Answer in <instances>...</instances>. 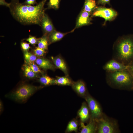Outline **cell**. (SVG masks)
<instances>
[{
	"mask_svg": "<svg viewBox=\"0 0 133 133\" xmlns=\"http://www.w3.org/2000/svg\"><path fill=\"white\" fill-rule=\"evenodd\" d=\"M47 0H43L35 6L26 5L19 0H11L9 7L13 17L24 25L37 24L41 26V22L47 9L44 7Z\"/></svg>",
	"mask_w": 133,
	"mask_h": 133,
	"instance_id": "1",
	"label": "cell"
},
{
	"mask_svg": "<svg viewBox=\"0 0 133 133\" xmlns=\"http://www.w3.org/2000/svg\"><path fill=\"white\" fill-rule=\"evenodd\" d=\"M112 59L128 66L133 61V38L128 36L118 38L113 47Z\"/></svg>",
	"mask_w": 133,
	"mask_h": 133,
	"instance_id": "2",
	"label": "cell"
},
{
	"mask_svg": "<svg viewBox=\"0 0 133 133\" xmlns=\"http://www.w3.org/2000/svg\"><path fill=\"white\" fill-rule=\"evenodd\" d=\"M108 82L119 88L133 87V78L128 69L113 72H106Z\"/></svg>",
	"mask_w": 133,
	"mask_h": 133,
	"instance_id": "3",
	"label": "cell"
},
{
	"mask_svg": "<svg viewBox=\"0 0 133 133\" xmlns=\"http://www.w3.org/2000/svg\"><path fill=\"white\" fill-rule=\"evenodd\" d=\"M39 89L38 87L30 84H23L7 94L6 97L15 101L24 102Z\"/></svg>",
	"mask_w": 133,
	"mask_h": 133,
	"instance_id": "4",
	"label": "cell"
},
{
	"mask_svg": "<svg viewBox=\"0 0 133 133\" xmlns=\"http://www.w3.org/2000/svg\"><path fill=\"white\" fill-rule=\"evenodd\" d=\"M116 11L111 8H106L104 6H97L92 14V17H102L105 20L104 25L107 21L114 20L117 15Z\"/></svg>",
	"mask_w": 133,
	"mask_h": 133,
	"instance_id": "5",
	"label": "cell"
},
{
	"mask_svg": "<svg viewBox=\"0 0 133 133\" xmlns=\"http://www.w3.org/2000/svg\"><path fill=\"white\" fill-rule=\"evenodd\" d=\"M91 114V118L97 120L102 114L101 107L98 102L92 97L86 94L84 97Z\"/></svg>",
	"mask_w": 133,
	"mask_h": 133,
	"instance_id": "6",
	"label": "cell"
},
{
	"mask_svg": "<svg viewBox=\"0 0 133 133\" xmlns=\"http://www.w3.org/2000/svg\"><path fill=\"white\" fill-rule=\"evenodd\" d=\"M98 132L99 133H113L115 131L114 124L109 120L102 118L97 120Z\"/></svg>",
	"mask_w": 133,
	"mask_h": 133,
	"instance_id": "7",
	"label": "cell"
},
{
	"mask_svg": "<svg viewBox=\"0 0 133 133\" xmlns=\"http://www.w3.org/2000/svg\"><path fill=\"white\" fill-rule=\"evenodd\" d=\"M103 68L106 72H115L128 69V66L112 59L104 65Z\"/></svg>",
	"mask_w": 133,
	"mask_h": 133,
	"instance_id": "8",
	"label": "cell"
},
{
	"mask_svg": "<svg viewBox=\"0 0 133 133\" xmlns=\"http://www.w3.org/2000/svg\"><path fill=\"white\" fill-rule=\"evenodd\" d=\"M92 14L83 10L81 12L77 19L74 30L81 27L91 23Z\"/></svg>",
	"mask_w": 133,
	"mask_h": 133,
	"instance_id": "9",
	"label": "cell"
},
{
	"mask_svg": "<svg viewBox=\"0 0 133 133\" xmlns=\"http://www.w3.org/2000/svg\"><path fill=\"white\" fill-rule=\"evenodd\" d=\"M41 25L44 35L48 36L51 32L56 30L49 17L45 13L41 21Z\"/></svg>",
	"mask_w": 133,
	"mask_h": 133,
	"instance_id": "10",
	"label": "cell"
},
{
	"mask_svg": "<svg viewBox=\"0 0 133 133\" xmlns=\"http://www.w3.org/2000/svg\"><path fill=\"white\" fill-rule=\"evenodd\" d=\"M52 62L56 68L59 69L64 73L65 75L69 76L68 69L64 59L60 55L51 57Z\"/></svg>",
	"mask_w": 133,
	"mask_h": 133,
	"instance_id": "11",
	"label": "cell"
},
{
	"mask_svg": "<svg viewBox=\"0 0 133 133\" xmlns=\"http://www.w3.org/2000/svg\"><path fill=\"white\" fill-rule=\"evenodd\" d=\"M73 90L80 96L85 97L87 94V89L84 82L81 80L73 82L71 85Z\"/></svg>",
	"mask_w": 133,
	"mask_h": 133,
	"instance_id": "12",
	"label": "cell"
},
{
	"mask_svg": "<svg viewBox=\"0 0 133 133\" xmlns=\"http://www.w3.org/2000/svg\"><path fill=\"white\" fill-rule=\"evenodd\" d=\"M96 120L91 118L89 123L85 125L84 123L81 122L80 123L81 130V133H94L98 130V124Z\"/></svg>",
	"mask_w": 133,
	"mask_h": 133,
	"instance_id": "13",
	"label": "cell"
},
{
	"mask_svg": "<svg viewBox=\"0 0 133 133\" xmlns=\"http://www.w3.org/2000/svg\"><path fill=\"white\" fill-rule=\"evenodd\" d=\"M35 62L40 68L44 70L50 69L54 70L56 68L54 64L46 58H38L37 59Z\"/></svg>",
	"mask_w": 133,
	"mask_h": 133,
	"instance_id": "14",
	"label": "cell"
},
{
	"mask_svg": "<svg viewBox=\"0 0 133 133\" xmlns=\"http://www.w3.org/2000/svg\"><path fill=\"white\" fill-rule=\"evenodd\" d=\"M90 112L87 103L83 102L78 112V115L81 122L84 123L87 121L90 117Z\"/></svg>",
	"mask_w": 133,
	"mask_h": 133,
	"instance_id": "15",
	"label": "cell"
},
{
	"mask_svg": "<svg viewBox=\"0 0 133 133\" xmlns=\"http://www.w3.org/2000/svg\"><path fill=\"white\" fill-rule=\"evenodd\" d=\"M73 29L71 31L65 33L57 31L56 30L53 31L48 36L49 45L60 41L67 34L73 32Z\"/></svg>",
	"mask_w": 133,
	"mask_h": 133,
	"instance_id": "16",
	"label": "cell"
},
{
	"mask_svg": "<svg viewBox=\"0 0 133 133\" xmlns=\"http://www.w3.org/2000/svg\"><path fill=\"white\" fill-rule=\"evenodd\" d=\"M54 79V84L62 86H71L73 82L69 76H56Z\"/></svg>",
	"mask_w": 133,
	"mask_h": 133,
	"instance_id": "17",
	"label": "cell"
},
{
	"mask_svg": "<svg viewBox=\"0 0 133 133\" xmlns=\"http://www.w3.org/2000/svg\"><path fill=\"white\" fill-rule=\"evenodd\" d=\"M97 7L95 0H85L82 10L92 14Z\"/></svg>",
	"mask_w": 133,
	"mask_h": 133,
	"instance_id": "18",
	"label": "cell"
},
{
	"mask_svg": "<svg viewBox=\"0 0 133 133\" xmlns=\"http://www.w3.org/2000/svg\"><path fill=\"white\" fill-rule=\"evenodd\" d=\"M23 69L25 76L28 79H33L38 77L37 74L34 72L26 64L23 65Z\"/></svg>",
	"mask_w": 133,
	"mask_h": 133,
	"instance_id": "19",
	"label": "cell"
},
{
	"mask_svg": "<svg viewBox=\"0 0 133 133\" xmlns=\"http://www.w3.org/2000/svg\"><path fill=\"white\" fill-rule=\"evenodd\" d=\"M54 79L51 78L46 75L43 74L39 78V81L42 85L47 86L54 84Z\"/></svg>",
	"mask_w": 133,
	"mask_h": 133,
	"instance_id": "20",
	"label": "cell"
},
{
	"mask_svg": "<svg viewBox=\"0 0 133 133\" xmlns=\"http://www.w3.org/2000/svg\"><path fill=\"white\" fill-rule=\"evenodd\" d=\"M37 44L38 47L46 50H47L49 45L48 36L43 34L41 37L39 38Z\"/></svg>",
	"mask_w": 133,
	"mask_h": 133,
	"instance_id": "21",
	"label": "cell"
},
{
	"mask_svg": "<svg viewBox=\"0 0 133 133\" xmlns=\"http://www.w3.org/2000/svg\"><path fill=\"white\" fill-rule=\"evenodd\" d=\"M78 126L77 121L73 119L70 121L68 123L66 131V133H69L73 131H77Z\"/></svg>",
	"mask_w": 133,
	"mask_h": 133,
	"instance_id": "22",
	"label": "cell"
},
{
	"mask_svg": "<svg viewBox=\"0 0 133 133\" xmlns=\"http://www.w3.org/2000/svg\"><path fill=\"white\" fill-rule=\"evenodd\" d=\"M24 52V57L26 64L35 62L37 59L36 55L28 51Z\"/></svg>",
	"mask_w": 133,
	"mask_h": 133,
	"instance_id": "23",
	"label": "cell"
},
{
	"mask_svg": "<svg viewBox=\"0 0 133 133\" xmlns=\"http://www.w3.org/2000/svg\"><path fill=\"white\" fill-rule=\"evenodd\" d=\"M61 0H49L47 3V9H52L56 10L58 9L59 7Z\"/></svg>",
	"mask_w": 133,
	"mask_h": 133,
	"instance_id": "24",
	"label": "cell"
},
{
	"mask_svg": "<svg viewBox=\"0 0 133 133\" xmlns=\"http://www.w3.org/2000/svg\"><path fill=\"white\" fill-rule=\"evenodd\" d=\"M26 64L29 66L31 69L35 73L37 74L40 73L43 74V72L40 69V68L34 62L29 63Z\"/></svg>",
	"mask_w": 133,
	"mask_h": 133,
	"instance_id": "25",
	"label": "cell"
},
{
	"mask_svg": "<svg viewBox=\"0 0 133 133\" xmlns=\"http://www.w3.org/2000/svg\"><path fill=\"white\" fill-rule=\"evenodd\" d=\"M45 50L41 49L37 47L33 50V52L35 55L38 56H42L46 53Z\"/></svg>",
	"mask_w": 133,
	"mask_h": 133,
	"instance_id": "26",
	"label": "cell"
},
{
	"mask_svg": "<svg viewBox=\"0 0 133 133\" xmlns=\"http://www.w3.org/2000/svg\"><path fill=\"white\" fill-rule=\"evenodd\" d=\"M39 39L36 38L35 36L30 35L28 38L25 40L32 45H35L38 44Z\"/></svg>",
	"mask_w": 133,
	"mask_h": 133,
	"instance_id": "27",
	"label": "cell"
},
{
	"mask_svg": "<svg viewBox=\"0 0 133 133\" xmlns=\"http://www.w3.org/2000/svg\"><path fill=\"white\" fill-rule=\"evenodd\" d=\"M21 47L24 52L27 51L30 48L29 44L25 42H22L21 43Z\"/></svg>",
	"mask_w": 133,
	"mask_h": 133,
	"instance_id": "28",
	"label": "cell"
},
{
	"mask_svg": "<svg viewBox=\"0 0 133 133\" xmlns=\"http://www.w3.org/2000/svg\"><path fill=\"white\" fill-rule=\"evenodd\" d=\"M23 3L25 5H33L35 4H38L36 1V0H25Z\"/></svg>",
	"mask_w": 133,
	"mask_h": 133,
	"instance_id": "29",
	"label": "cell"
},
{
	"mask_svg": "<svg viewBox=\"0 0 133 133\" xmlns=\"http://www.w3.org/2000/svg\"><path fill=\"white\" fill-rule=\"evenodd\" d=\"M110 0H98L97 3L104 6L106 4H110Z\"/></svg>",
	"mask_w": 133,
	"mask_h": 133,
	"instance_id": "30",
	"label": "cell"
},
{
	"mask_svg": "<svg viewBox=\"0 0 133 133\" xmlns=\"http://www.w3.org/2000/svg\"><path fill=\"white\" fill-rule=\"evenodd\" d=\"M128 69L133 78V61L128 65Z\"/></svg>",
	"mask_w": 133,
	"mask_h": 133,
	"instance_id": "31",
	"label": "cell"
},
{
	"mask_svg": "<svg viewBox=\"0 0 133 133\" xmlns=\"http://www.w3.org/2000/svg\"><path fill=\"white\" fill-rule=\"evenodd\" d=\"M10 3L6 2L5 0H0V5H4L9 8Z\"/></svg>",
	"mask_w": 133,
	"mask_h": 133,
	"instance_id": "32",
	"label": "cell"
},
{
	"mask_svg": "<svg viewBox=\"0 0 133 133\" xmlns=\"http://www.w3.org/2000/svg\"><path fill=\"white\" fill-rule=\"evenodd\" d=\"M3 105L2 102L1 101H0V113H1L3 110Z\"/></svg>",
	"mask_w": 133,
	"mask_h": 133,
	"instance_id": "33",
	"label": "cell"
}]
</instances>
